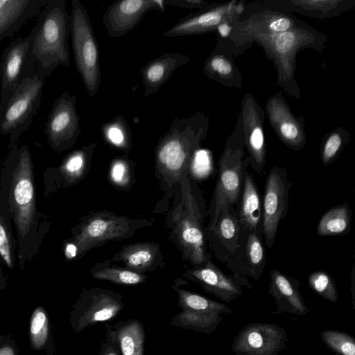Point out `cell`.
Masks as SVG:
<instances>
[{
  "instance_id": "6da1fadb",
  "label": "cell",
  "mask_w": 355,
  "mask_h": 355,
  "mask_svg": "<svg viewBox=\"0 0 355 355\" xmlns=\"http://www.w3.org/2000/svg\"><path fill=\"white\" fill-rule=\"evenodd\" d=\"M0 175V206L9 214L17 234L21 268L40 246L44 230L36 210L33 163L26 145L10 146Z\"/></svg>"
},
{
  "instance_id": "7a4b0ae2",
  "label": "cell",
  "mask_w": 355,
  "mask_h": 355,
  "mask_svg": "<svg viewBox=\"0 0 355 355\" xmlns=\"http://www.w3.org/2000/svg\"><path fill=\"white\" fill-rule=\"evenodd\" d=\"M206 128L207 119L200 114L175 118L159 138L155 150L156 171L169 186L187 173Z\"/></svg>"
},
{
  "instance_id": "3957f363",
  "label": "cell",
  "mask_w": 355,
  "mask_h": 355,
  "mask_svg": "<svg viewBox=\"0 0 355 355\" xmlns=\"http://www.w3.org/2000/svg\"><path fill=\"white\" fill-rule=\"evenodd\" d=\"M44 6L35 24L32 53L36 70L48 77L60 66L69 67V15L64 0H46Z\"/></svg>"
},
{
  "instance_id": "277c9868",
  "label": "cell",
  "mask_w": 355,
  "mask_h": 355,
  "mask_svg": "<svg viewBox=\"0 0 355 355\" xmlns=\"http://www.w3.org/2000/svg\"><path fill=\"white\" fill-rule=\"evenodd\" d=\"M69 28L76 69L88 94H96L101 79L98 43L89 13L79 0H72Z\"/></svg>"
},
{
  "instance_id": "5b68a950",
  "label": "cell",
  "mask_w": 355,
  "mask_h": 355,
  "mask_svg": "<svg viewBox=\"0 0 355 355\" xmlns=\"http://www.w3.org/2000/svg\"><path fill=\"white\" fill-rule=\"evenodd\" d=\"M187 174L184 173L180 180L181 197L173 213V232L184 259L194 267H198L205 264L208 259L201 216Z\"/></svg>"
},
{
  "instance_id": "8992f818",
  "label": "cell",
  "mask_w": 355,
  "mask_h": 355,
  "mask_svg": "<svg viewBox=\"0 0 355 355\" xmlns=\"http://www.w3.org/2000/svg\"><path fill=\"white\" fill-rule=\"evenodd\" d=\"M142 221L108 211L90 215L82 222L73 240L67 243L64 248L66 257H80L105 241L131 236L137 228L146 225V221Z\"/></svg>"
},
{
  "instance_id": "52a82bcc",
  "label": "cell",
  "mask_w": 355,
  "mask_h": 355,
  "mask_svg": "<svg viewBox=\"0 0 355 355\" xmlns=\"http://www.w3.org/2000/svg\"><path fill=\"white\" fill-rule=\"evenodd\" d=\"M45 76L35 72L17 87L0 117V134L8 135L10 146L26 131L40 107Z\"/></svg>"
},
{
  "instance_id": "ba28073f",
  "label": "cell",
  "mask_w": 355,
  "mask_h": 355,
  "mask_svg": "<svg viewBox=\"0 0 355 355\" xmlns=\"http://www.w3.org/2000/svg\"><path fill=\"white\" fill-rule=\"evenodd\" d=\"M172 288L178 294L181 309L170 320L173 327L211 334L223 322V315L233 311L224 304L180 288V283L175 282Z\"/></svg>"
},
{
  "instance_id": "9c48e42d",
  "label": "cell",
  "mask_w": 355,
  "mask_h": 355,
  "mask_svg": "<svg viewBox=\"0 0 355 355\" xmlns=\"http://www.w3.org/2000/svg\"><path fill=\"white\" fill-rule=\"evenodd\" d=\"M35 26L30 33L18 38L3 51L0 61V117L19 85L36 71L32 53Z\"/></svg>"
},
{
  "instance_id": "30bf717a",
  "label": "cell",
  "mask_w": 355,
  "mask_h": 355,
  "mask_svg": "<svg viewBox=\"0 0 355 355\" xmlns=\"http://www.w3.org/2000/svg\"><path fill=\"white\" fill-rule=\"evenodd\" d=\"M122 295L99 287L84 289L70 313L73 330L80 333L98 322L116 318L124 307Z\"/></svg>"
},
{
  "instance_id": "8fae6325",
  "label": "cell",
  "mask_w": 355,
  "mask_h": 355,
  "mask_svg": "<svg viewBox=\"0 0 355 355\" xmlns=\"http://www.w3.org/2000/svg\"><path fill=\"white\" fill-rule=\"evenodd\" d=\"M44 132L49 146L58 153L68 150L76 144L81 133L76 95L66 91L54 101Z\"/></svg>"
},
{
  "instance_id": "7c38bea8",
  "label": "cell",
  "mask_w": 355,
  "mask_h": 355,
  "mask_svg": "<svg viewBox=\"0 0 355 355\" xmlns=\"http://www.w3.org/2000/svg\"><path fill=\"white\" fill-rule=\"evenodd\" d=\"M293 184L282 168H272L267 177L262 207L261 226L265 242L271 248L280 221L288 209V195Z\"/></svg>"
},
{
  "instance_id": "4fadbf2b",
  "label": "cell",
  "mask_w": 355,
  "mask_h": 355,
  "mask_svg": "<svg viewBox=\"0 0 355 355\" xmlns=\"http://www.w3.org/2000/svg\"><path fill=\"white\" fill-rule=\"evenodd\" d=\"M218 177L213 198L209 231L216 226L225 205H236L241 196L244 178V162L239 149L226 150L218 162Z\"/></svg>"
},
{
  "instance_id": "5bb4252c",
  "label": "cell",
  "mask_w": 355,
  "mask_h": 355,
  "mask_svg": "<svg viewBox=\"0 0 355 355\" xmlns=\"http://www.w3.org/2000/svg\"><path fill=\"white\" fill-rule=\"evenodd\" d=\"M285 329L268 322H251L234 337L232 351L236 355H277L286 347Z\"/></svg>"
},
{
  "instance_id": "9a60e30c",
  "label": "cell",
  "mask_w": 355,
  "mask_h": 355,
  "mask_svg": "<svg viewBox=\"0 0 355 355\" xmlns=\"http://www.w3.org/2000/svg\"><path fill=\"white\" fill-rule=\"evenodd\" d=\"M164 0H118L105 10L103 24L110 37L116 38L136 28L149 11L166 10Z\"/></svg>"
},
{
  "instance_id": "2e32d148",
  "label": "cell",
  "mask_w": 355,
  "mask_h": 355,
  "mask_svg": "<svg viewBox=\"0 0 355 355\" xmlns=\"http://www.w3.org/2000/svg\"><path fill=\"white\" fill-rule=\"evenodd\" d=\"M184 276L200 285L207 293L225 302H230L243 293L242 288H251L248 281L240 275L225 274L210 261L184 272Z\"/></svg>"
},
{
  "instance_id": "e0dca14e",
  "label": "cell",
  "mask_w": 355,
  "mask_h": 355,
  "mask_svg": "<svg viewBox=\"0 0 355 355\" xmlns=\"http://www.w3.org/2000/svg\"><path fill=\"white\" fill-rule=\"evenodd\" d=\"M268 294L274 298L275 313L305 315L309 313L300 291V282L276 269L270 271Z\"/></svg>"
},
{
  "instance_id": "ac0fdd59",
  "label": "cell",
  "mask_w": 355,
  "mask_h": 355,
  "mask_svg": "<svg viewBox=\"0 0 355 355\" xmlns=\"http://www.w3.org/2000/svg\"><path fill=\"white\" fill-rule=\"evenodd\" d=\"M187 55L181 53H167L147 62L140 73L144 87V96L148 97L156 93L179 67L189 62Z\"/></svg>"
},
{
  "instance_id": "d6986e66",
  "label": "cell",
  "mask_w": 355,
  "mask_h": 355,
  "mask_svg": "<svg viewBox=\"0 0 355 355\" xmlns=\"http://www.w3.org/2000/svg\"><path fill=\"white\" fill-rule=\"evenodd\" d=\"M46 0H0V42L18 31Z\"/></svg>"
},
{
  "instance_id": "ffe728a7",
  "label": "cell",
  "mask_w": 355,
  "mask_h": 355,
  "mask_svg": "<svg viewBox=\"0 0 355 355\" xmlns=\"http://www.w3.org/2000/svg\"><path fill=\"white\" fill-rule=\"evenodd\" d=\"M232 3L227 7L215 8L187 15L166 31L163 35L168 37H182L209 31L222 23L225 12L231 10Z\"/></svg>"
},
{
  "instance_id": "44dd1931",
  "label": "cell",
  "mask_w": 355,
  "mask_h": 355,
  "mask_svg": "<svg viewBox=\"0 0 355 355\" xmlns=\"http://www.w3.org/2000/svg\"><path fill=\"white\" fill-rule=\"evenodd\" d=\"M160 254L159 246L155 243L144 242L123 246L113 258V261H121L125 268L143 273L153 270Z\"/></svg>"
},
{
  "instance_id": "7402d4cb",
  "label": "cell",
  "mask_w": 355,
  "mask_h": 355,
  "mask_svg": "<svg viewBox=\"0 0 355 355\" xmlns=\"http://www.w3.org/2000/svg\"><path fill=\"white\" fill-rule=\"evenodd\" d=\"M243 186L239 220L241 227L245 230L257 231L261 221V203L254 179L247 171L244 174Z\"/></svg>"
},
{
  "instance_id": "603a6c76",
  "label": "cell",
  "mask_w": 355,
  "mask_h": 355,
  "mask_svg": "<svg viewBox=\"0 0 355 355\" xmlns=\"http://www.w3.org/2000/svg\"><path fill=\"white\" fill-rule=\"evenodd\" d=\"M122 355H144L146 334L137 319L120 320L113 326Z\"/></svg>"
},
{
  "instance_id": "cb8c5ba5",
  "label": "cell",
  "mask_w": 355,
  "mask_h": 355,
  "mask_svg": "<svg viewBox=\"0 0 355 355\" xmlns=\"http://www.w3.org/2000/svg\"><path fill=\"white\" fill-rule=\"evenodd\" d=\"M352 210L347 202L336 205L320 218L317 234L319 236H333L345 234L350 230Z\"/></svg>"
},
{
  "instance_id": "d4e9b609",
  "label": "cell",
  "mask_w": 355,
  "mask_h": 355,
  "mask_svg": "<svg viewBox=\"0 0 355 355\" xmlns=\"http://www.w3.org/2000/svg\"><path fill=\"white\" fill-rule=\"evenodd\" d=\"M96 145L97 142L91 143L64 157L59 171L67 182L73 184L82 178L90 164Z\"/></svg>"
},
{
  "instance_id": "484cf974",
  "label": "cell",
  "mask_w": 355,
  "mask_h": 355,
  "mask_svg": "<svg viewBox=\"0 0 355 355\" xmlns=\"http://www.w3.org/2000/svg\"><path fill=\"white\" fill-rule=\"evenodd\" d=\"M90 274L94 279L119 285H137L146 281V276L144 273L127 268L110 266L107 263L96 264L91 269Z\"/></svg>"
},
{
  "instance_id": "4316f807",
  "label": "cell",
  "mask_w": 355,
  "mask_h": 355,
  "mask_svg": "<svg viewBox=\"0 0 355 355\" xmlns=\"http://www.w3.org/2000/svg\"><path fill=\"white\" fill-rule=\"evenodd\" d=\"M102 136L115 148L128 153L132 145L131 129L123 116H116L101 127Z\"/></svg>"
},
{
  "instance_id": "83f0119b",
  "label": "cell",
  "mask_w": 355,
  "mask_h": 355,
  "mask_svg": "<svg viewBox=\"0 0 355 355\" xmlns=\"http://www.w3.org/2000/svg\"><path fill=\"white\" fill-rule=\"evenodd\" d=\"M12 221L8 213L0 206V257L7 267L14 268L18 244L12 234Z\"/></svg>"
},
{
  "instance_id": "f1b7e54d",
  "label": "cell",
  "mask_w": 355,
  "mask_h": 355,
  "mask_svg": "<svg viewBox=\"0 0 355 355\" xmlns=\"http://www.w3.org/2000/svg\"><path fill=\"white\" fill-rule=\"evenodd\" d=\"M230 206L223 207L212 232L224 245L234 251L236 248L241 227L239 218L229 211Z\"/></svg>"
},
{
  "instance_id": "f546056e",
  "label": "cell",
  "mask_w": 355,
  "mask_h": 355,
  "mask_svg": "<svg viewBox=\"0 0 355 355\" xmlns=\"http://www.w3.org/2000/svg\"><path fill=\"white\" fill-rule=\"evenodd\" d=\"M245 254L248 264V274L258 280L266 263L265 250L257 231L250 232L247 238Z\"/></svg>"
},
{
  "instance_id": "4dcf8cb0",
  "label": "cell",
  "mask_w": 355,
  "mask_h": 355,
  "mask_svg": "<svg viewBox=\"0 0 355 355\" xmlns=\"http://www.w3.org/2000/svg\"><path fill=\"white\" fill-rule=\"evenodd\" d=\"M325 345L336 355H355V339L350 334L338 330H325L320 333Z\"/></svg>"
},
{
  "instance_id": "1f68e13d",
  "label": "cell",
  "mask_w": 355,
  "mask_h": 355,
  "mask_svg": "<svg viewBox=\"0 0 355 355\" xmlns=\"http://www.w3.org/2000/svg\"><path fill=\"white\" fill-rule=\"evenodd\" d=\"M308 285L318 295L325 300L335 303L338 299V293L332 277L324 270L311 273L308 277Z\"/></svg>"
},
{
  "instance_id": "d6a6232c",
  "label": "cell",
  "mask_w": 355,
  "mask_h": 355,
  "mask_svg": "<svg viewBox=\"0 0 355 355\" xmlns=\"http://www.w3.org/2000/svg\"><path fill=\"white\" fill-rule=\"evenodd\" d=\"M31 343L35 349H41L49 336V322L45 311L38 307L32 315L30 325Z\"/></svg>"
},
{
  "instance_id": "836d02e7",
  "label": "cell",
  "mask_w": 355,
  "mask_h": 355,
  "mask_svg": "<svg viewBox=\"0 0 355 355\" xmlns=\"http://www.w3.org/2000/svg\"><path fill=\"white\" fill-rule=\"evenodd\" d=\"M109 177L115 186H128L130 182V160L123 157L114 159L111 164Z\"/></svg>"
},
{
  "instance_id": "e575fe53",
  "label": "cell",
  "mask_w": 355,
  "mask_h": 355,
  "mask_svg": "<svg viewBox=\"0 0 355 355\" xmlns=\"http://www.w3.org/2000/svg\"><path fill=\"white\" fill-rule=\"evenodd\" d=\"M343 146V139L339 133L334 132L326 139L321 151V159L324 164H330L337 157Z\"/></svg>"
},
{
  "instance_id": "d590c367",
  "label": "cell",
  "mask_w": 355,
  "mask_h": 355,
  "mask_svg": "<svg viewBox=\"0 0 355 355\" xmlns=\"http://www.w3.org/2000/svg\"><path fill=\"white\" fill-rule=\"evenodd\" d=\"M105 338L97 355H122L112 325L105 323Z\"/></svg>"
},
{
  "instance_id": "8d00e7d4",
  "label": "cell",
  "mask_w": 355,
  "mask_h": 355,
  "mask_svg": "<svg viewBox=\"0 0 355 355\" xmlns=\"http://www.w3.org/2000/svg\"><path fill=\"white\" fill-rule=\"evenodd\" d=\"M205 71L208 75L218 73L220 76H227L232 71V66L224 57L215 55L207 60L205 65Z\"/></svg>"
},
{
  "instance_id": "74e56055",
  "label": "cell",
  "mask_w": 355,
  "mask_h": 355,
  "mask_svg": "<svg viewBox=\"0 0 355 355\" xmlns=\"http://www.w3.org/2000/svg\"><path fill=\"white\" fill-rule=\"evenodd\" d=\"M293 33L291 31H286L276 35L274 40V46L279 53H286L295 46L297 40Z\"/></svg>"
},
{
  "instance_id": "f35d334b",
  "label": "cell",
  "mask_w": 355,
  "mask_h": 355,
  "mask_svg": "<svg viewBox=\"0 0 355 355\" xmlns=\"http://www.w3.org/2000/svg\"><path fill=\"white\" fill-rule=\"evenodd\" d=\"M166 6L182 8H204L208 3L200 0H164Z\"/></svg>"
},
{
  "instance_id": "ab89813d",
  "label": "cell",
  "mask_w": 355,
  "mask_h": 355,
  "mask_svg": "<svg viewBox=\"0 0 355 355\" xmlns=\"http://www.w3.org/2000/svg\"><path fill=\"white\" fill-rule=\"evenodd\" d=\"M292 21L289 18L282 17L272 20L268 25V28L274 33H282L291 28Z\"/></svg>"
},
{
  "instance_id": "60d3db41",
  "label": "cell",
  "mask_w": 355,
  "mask_h": 355,
  "mask_svg": "<svg viewBox=\"0 0 355 355\" xmlns=\"http://www.w3.org/2000/svg\"><path fill=\"white\" fill-rule=\"evenodd\" d=\"M0 355H17L15 344L11 340H0Z\"/></svg>"
},
{
  "instance_id": "b9f144b4",
  "label": "cell",
  "mask_w": 355,
  "mask_h": 355,
  "mask_svg": "<svg viewBox=\"0 0 355 355\" xmlns=\"http://www.w3.org/2000/svg\"><path fill=\"white\" fill-rule=\"evenodd\" d=\"M218 29L223 37H226L231 30V27L226 23H221L218 26Z\"/></svg>"
},
{
  "instance_id": "7bdbcfd3",
  "label": "cell",
  "mask_w": 355,
  "mask_h": 355,
  "mask_svg": "<svg viewBox=\"0 0 355 355\" xmlns=\"http://www.w3.org/2000/svg\"><path fill=\"white\" fill-rule=\"evenodd\" d=\"M6 285V277L0 265V291L3 289Z\"/></svg>"
},
{
  "instance_id": "ee69618b",
  "label": "cell",
  "mask_w": 355,
  "mask_h": 355,
  "mask_svg": "<svg viewBox=\"0 0 355 355\" xmlns=\"http://www.w3.org/2000/svg\"><path fill=\"white\" fill-rule=\"evenodd\" d=\"M243 10V6L239 5L236 7V11H237L239 13L241 12Z\"/></svg>"
}]
</instances>
